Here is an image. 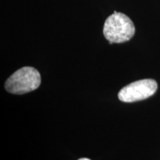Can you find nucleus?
I'll use <instances>...</instances> for the list:
<instances>
[{"mask_svg":"<svg viewBox=\"0 0 160 160\" xmlns=\"http://www.w3.org/2000/svg\"><path fill=\"white\" fill-rule=\"evenodd\" d=\"M135 33V26L132 20L122 13L114 11L107 18L104 24L103 34L109 44L128 42Z\"/></svg>","mask_w":160,"mask_h":160,"instance_id":"f257e3e1","label":"nucleus"},{"mask_svg":"<svg viewBox=\"0 0 160 160\" xmlns=\"http://www.w3.org/2000/svg\"><path fill=\"white\" fill-rule=\"evenodd\" d=\"M79 160H91V159H88V158H81V159H79Z\"/></svg>","mask_w":160,"mask_h":160,"instance_id":"20e7f679","label":"nucleus"},{"mask_svg":"<svg viewBox=\"0 0 160 160\" xmlns=\"http://www.w3.org/2000/svg\"><path fill=\"white\" fill-rule=\"evenodd\" d=\"M41 84V76L34 68L23 67L12 74L5 82L6 91L13 94H24L34 91Z\"/></svg>","mask_w":160,"mask_h":160,"instance_id":"f03ea898","label":"nucleus"},{"mask_svg":"<svg viewBox=\"0 0 160 160\" xmlns=\"http://www.w3.org/2000/svg\"><path fill=\"white\" fill-rule=\"evenodd\" d=\"M157 83L155 80L145 79L132 82L120 90L118 97L123 102H134L145 99L155 93Z\"/></svg>","mask_w":160,"mask_h":160,"instance_id":"7ed1b4c3","label":"nucleus"}]
</instances>
